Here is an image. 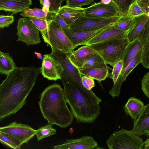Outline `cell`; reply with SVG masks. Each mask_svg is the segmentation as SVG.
Wrapping results in <instances>:
<instances>
[{"label":"cell","mask_w":149,"mask_h":149,"mask_svg":"<svg viewBox=\"0 0 149 149\" xmlns=\"http://www.w3.org/2000/svg\"><path fill=\"white\" fill-rule=\"evenodd\" d=\"M149 145V138L147 139L143 142V146Z\"/></svg>","instance_id":"48"},{"label":"cell","mask_w":149,"mask_h":149,"mask_svg":"<svg viewBox=\"0 0 149 149\" xmlns=\"http://www.w3.org/2000/svg\"><path fill=\"white\" fill-rule=\"evenodd\" d=\"M118 16L119 12L112 1L108 4L94 3L85 8L84 16L87 17L107 18Z\"/></svg>","instance_id":"10"},{"label":"cell","mask_w":149,"mask_h":149,"mask_svg":"<svg viewBox=\"0 0 149 149\" xmlns=\"http://www.w3.org/2000/svg\"><path fill=\"white\" fill-rule=\"evenodd\" d=\"M143 14L141 7L136 1L131 5L127 15L131 17L136 18Z\"/></svg>","instance_id":"35"},{"label":"cell","mask_w":149,"mask_h":149,"mask_svg":"<svg viewBox=\"0 0 149 149\" xmlns=\"http://www.w3.org/2000/svg\"><path fill=\"white\" fill-rule=\"evenodd\" d=\"M52 51L49 54L56 60L59 62L63 69V71L61 77H64L79 82H81V75L79 70L71 63L68 54L51 48Z\"/></svg>","instance_id":"9"},{"label":"cell","mask_w":149,"mask_h":149,"mask_svg":"<svg viewBox=\"0 0 149 149\" xmlns=\"http://www.w3.org/2000/svg\"><path fill=\"white\" fill-rule=\"evenodd\" d=\"M48 20L47 31L41 33L44 41L51 48L68 54L71 52L74 49L73 46L63 29L54 21Z\"/></svg>","instance_id":"5"},{"label":"cell","mask_w":149,"mask_h":149,"mask_svg":"<svg viewBox=\"0 0 149 149\" xmlns=\"http://www.w3.org/2000/svg\"><path fill=\"white\" fill-rule=\"evenodd\" d=\"M41 69L30 65L17 67L0 85V121L14 114L26 103Z\"/></svg>","instance_id":"1"},{"label":"cell","mask_w":149,"mask_h":149,"mask_svg":"<svg viewBox=\"0 0 149 149\" xmlns=\"http://www.w3.org/2000/svg\"><path fill=\"white\" fill-rule=\"evenodd\" d=\"M130 42L128 36H122L88 46L99 54L107 64L113 67L123 60Z\"/></svg>","instance_id":"4"},{"label":"cell","mask_w":149,"mask_h":149,"mask_svg":"<svg viewBox=\"0 0 149 149\" xmlns=\"http://www.w3.org/2000/svg\"><path fill=\"white\" fill-rule=\"evenodd\" d=\"M38 104L48 123L65 128L72 123L74 117L66 104L63 89L57 84L46 88L41 93Z\"/></svg>","instance_id":"3"},{"label":"cell","mask_w":149,"mask_h":149,"mask_svg":"<svg viewBox=\"0 0 149 149\" xmlns=\"http://www.w3.org/2000/svg\"><path fill=\"white\" fill-rule=\"evenodd\" d=\"M136 18L131 17L127 15L121 16L118 20L113 24L116 28L124 31H130L136 22Z\"/></svg>","instance_id":"27"},{"label":"cell","mask_w":149,"mask_h":149,"mask_svg":"<svg viewBox=\"0 0 149 149\" xmlns=\"http://www.w3.org/2000/svg\"><path fill=\"white\" fill-rule=\"evenodd\" d=\"M120 16L107 18H91L84 16L71 25L70 28L85 31H96L115 23Z\"/></svg>","instance_id":"8"},{"label":"cell","mask_w":149,"mask_h":149,"mask_svg":"<svg viewBox=\"0 0 149 149\" xmlns=\"http://www.w3.org/2000/svg\"><path fill=\"white\" fill-rule=\"evenodd\" d=\"M113 24L94 36L82 45H90L117 37L128 36L130 31H125L118 29L114 26Z\"/></svg>","instance_id":"16"},{"label":"cell","mask_w":149,"mask_h":149,"mask_svg":"<svg viewBox=\"0 0 149 149\" xmlns=\"http://www.w3.org/2000/svg\"><path fill=\"white\" fill-rule=\"evenodd\" d=\"M116 6L120 16L127 15L131 5L137 0H112Z\"/></svg>","instance_id":"32"},{"label":"cell","mask_w":149,"mask_h":149,"mask_svg":"<svg viewBox=\"0 0 149 149\" xmlns=\"http://www.w3.org/2000/svg\"><path fill=\"white\" fill-rule=\"evenodd\" d=\"M137 2L141 7L144 14H145L149 17V5L139 2Z\"/></svg>","instance_id":"42"},{"label":"cell","mask_w":149,"mask_h":149,"mask_svg":"<svg viewBox=\"0 0 149 149\" xmlns=\"http://www.w3.org/2000/svg\"><path fill=\"white\" fill-rule=\"evenodd\" d=\"M56 3L60 7L64 0H54Z\"/></svg>","instance_id":"44"},{"label":"cell","mask_w":149,"mask_h":149,"mask_svg":"<svg viewBox=\"0 0 149 149\" xmlns=\"http://www.w3.org/2000/svg\"><path fill=\"white\" fill-rule=\"evenodd\" d=\"M14 17L12 15L0 16V28L8 27L14 21Z\"/></svg>","instance_id":"39"},{"label":"cell","mask_w":149,"mask_h":149,"mask_svg":"<svg viewBox=\"0 0 149 149\" xmlns=\"http://www.w3.org/2000/svg\"><path fill=\"white\" fill-rule=\"evenodd\" d=\"M20 15L25 18L47 19L48 13L42 8H29L22 12Z\"/></svg>","instance_id":"30"},{"label":"cell","mask_w":149,"mask_h":149,"mask_svg":"<svg viewBox=\"0 0 149 149\" xmlns=\"http://www.w3.org/2000/svg\"><path fill=\"white\" fill-rule=\"evenodd\" d=\"M141 87L143 92L149 99V72L143 77L141 81Z\"/></svg>","instance_id":"40"},{"label":"cell","mask_w":149,"mask_h":149,"mask_svg":"<svg viewBox=\"0 0 149 149\" xmlns=\"http://www.w3.org/2000/svg\"><path fill=\"white\" fill-rule=\"evenodd\" d=\"M98 144L91 136H85L77 139H66L63 144L54 146V149H94Z\"/></svg>","instance_id":"15"},{"label":"cell","mask_w":149,"mask_h":149,"mask_svg":"<svg viewBox=\"0 0 149 149\" xmlns=\"http://www.w3.org/2000/svg\"><path fill=\"white\" fill-rule=\"evenodd\" d=\"M67 103L76 122L90 123L94 122L100 113L102 99L92 90H88L79 82L64 77L61 79Z\"/></svg>","instance_id":"2"},{"label":"cell","mask_w":149,"mask_h":149,"mask_svg":"<svg viewBox=\"0 0 149 149\" xmlns=\"http://www.w3.org/2000/svg\"><path fill=\"white\" fill-rule=\"evenodd\" d=\"M34 53L36 55L38 59H41L42 58V56L41 53L36 52H34Z\"/></svg>","instance_id":"45"},{"label":"cell","mask_w":149,"mask_h":149,"mask_svg":"<svg viewBox=\"0 0 149 149\" xmlns=\"http://www.w3.org/2000/svg\"><path fill=\"white\" fill-rule=\"evenodd\" d=\"M112 1V0H101L100 2L105 4H108L110 3Z\"/></svg>","instance_id":"46"},{"label":"cell","mask_w":149,"mask_h":149,"mask_svg":"<svg viewBox=\"0 0 149 149\" xmlns=\"http://www.w3.org/2000/svg\"><path fill=\"white\" fill-rule=\"evenodd\" d=\"M39 1L43 6V9L49 13H56L60 8L54 0H39Z\"/></svg>","instance_id":"33"},{"label":"cell","mask_w":149,"mask_h":149,"mask_svg":"<svg viewBox=\"0 0 149 149\" xmlns=\"http://www.w3.org/2000/svg\"><path fill=\"white\" fill-rule=\"evenodd\" d=\"M145 105L140 99L130 97L123 107L124 112L134 121L138 117Z\"/></svg>","instance_id":"21"},{"label":"cell","mask_w":149,"mask_h":149,"mask_svg":"<svg viewBox=\"0 0 149 149\" xmlns=\"http://www.w3.org/2000/svg\"><path fill=\"white\" fill-rule=\"evenodd\" d=\"M148 18V16L143 14L136 18V23L128 35L130 42H131L137 38L138 35L143 27Z\"/></svg>","instance_id":"28"},{"label":"cell","mask_w":149,"mask_h":149,"mask_svg":"<svg viewBox=\"0 0 149 149\" xmlns=\"http://www.w3.org/2000/svg\"><path fill=\"white\" fill-rule=\"evenodd\" d=\"M94 53H97L88 45H85L75 51L73 50L68 54V56L72 64L79 69L81 68L85 58L88 55Z\"/></svg>","instance_id":"20"},{"label":"cell","mask_w":149,"mask_h":149,"mask_svg":"<svg viewBox=\"0 0 149 149\" xmlns=\"http://www.w3.org/2000/svg\"><path fill=\"white\" fill-rule=\"evenodd\" d=\"M0 131L15 137L24 144L27 143L36 135V130L27 124L15 121L0 127Z\"/></svg>","instance_id":"11"},{"label":"cell","mask_w":149,"mask_h":149,"mask_svg":"<svg viewBox=\"0 0 149 149\" xmlns=\"http://www.w3.org/2000/svg\"><path fill=\"white\" fill-rule=\"evenodd\" d=\"M78 70L81 75L91 77L100 82L105 80L109 75L108 69L86 68Z\"/></svg>","instance_id":"23"},{"label":"cell","mask_w":149,"mask_h":149,"mask_svg":"<svg viewBox=\"0 0 149 149\" xmlns=\"http://www.w3.org/2000/svg\"><path fill=\"white\" fill-rule=\"evenodd\" d=\"M0 141L2 143L14 149H20L23 144L15 137L0 131Z\"/></svg>","instance_id":"29"},{"label":"cell","mask_w":149,"mask_h":149,"mask_svg":"<svg viewBox=\"0 0 149 149\" xmlns=\"http://www.w3.org/2000/svg\"><path fill=\"white\" fill-rule=\"evenodd\" d=\"M30 6L26 3L12 0H0V10L11 12L13 14L22 12Z\"/></svg>","instance_id":"22"},{"label":"cell","mask_w":149,"mask_h":149,"mask_svg":"<svg viewBox=\"0 0 149 149\" xmlns=\"http://www.w3.org/2000/svg\"><path fill=\"white\" fill-rule=\"evenodd\" d=\"M106 143L109 149H143V139L132 130L122 128L115 132L109 137Z\"/></svg>","instance_id":"6"},{"label":"cell","mask_w":149,"mask_h":149,"mask_svg":"<svg viewBox=\"0 0 149 149\" xmlns=\"http://www.w3.org/2000/svg\"><path fill=\"white\" fill-rule=\"evenodd\" d=\"M81 81L83 86L88 90H91L95 86L94 79L85 75L81 77Z\"/></svg>","instance_id":"41"},{"label":"cell","mask_w":149,"mask_h":149,"mask_svg":"<svg viewBox=\"0 0 149 149\" xmlns=\"http://www.w3.org/2000/svg\"><path fill=\"white\" fill-rule=\"evenodd\" d=\"M145 135L149 136V130H146L145 132Z\"/></svg>","instance_id":"49"},{"label":"cell","mask_w":149,"mask_h":149,"mask_svg":"<svg viewBox=\"0 0 149 149\" xmlns=\"http://www.w3.org/2000/svg\"><path fill=\"white\" fill-rule=\"evenodd\" d=\"M40 69L41 73L44 77L55 81L61 79V75L64 70L60 63L49 54L43 56Z\"/></svg>","instance_id":"12"},{"label":"cell","mask_w":149,"mask_h":149,"mask_svg":"<svg viewBox=\"0 0 149 149\" xmlns=\"http://www.w3.org/2000/svg\"><path fill=\"white\" fill-rule=\"evenodd\" d=\"M16 68L15 64L8 53L0 52V73L7 75Z\"/></svg>","instance_id":"25"},{"label":"cell","mask_w":149,"mask_h":149,"mask_svg":"<svg viewBox=\"0 0 149 149\" xmlns=\"http://www.w3.org/2000/svg\"><path fill=\"white\" fill-rule=\"evenodd\" d=\"M142 50L141 44L137 38L130 42L123 60V69L125 68L131 60Z\"/></svg>","instance_id":"26"},{"label":"cell","mask_w":149,"mask_h":149,"mask_svg":"<svg viewBox=\"0 0 149 149\" xmlns=\"http://www.w3.org/2000/svg\"><path fill=\"white\" fill-rule=\"evenodd\" d=\"M85 8L71 7L66 5L61 6L56 13L70 26L84 16Z\"/></svg>","instance_id":"17"},{"label":"cell","mask_w":149,"mask_h":149,"mask_svg":"<svg viewBox=\"0 0 149 149\" xmlns=\"http://www.w3.org/2000/svg\"><path fill=\"white\" fill-rule=\"evenodd\" d=\"M52 125L48 123L36 130V135L38 141L55 134L56 130L52 127Z\"/></svg>","instance_id":"31"},{"label":"cell","mask_w":149,"mask_h":149,"mask_svg":"<svg viewBox=\"0 0 149 149\" xmlns=\"http://www.w3.org/2000/svg\"><path fill=\"white\" fill-rule=\"evenodd\" d=\"M112 24H113L94 31H85L73 29L70 28L63 30L72 44L74 49L77 46L82 45L83 44Z\"/></svg>","instance_id":"14"},{"label":"cell","mask_w":149,"mask_h":149,"mask_svg":"<svg viewBox=\"0 0 149 149\" xmlns=\"http://www.w3.org/2000/svg\"><path fill=\"white\" fill-rule=\"evenodd\" d=\"M138 2L149 5V0H137Z\"/></svg>","instance_id":"47"},{"label":"cell","mask_w":149,"mask_h":149,"mask_svg":"<svg viewBox=\"0 0 149 149\" xmlns=\"http://www.w3.org/2000/svg\"><path fill=\"white\" fill-rule=\"evenodd\" d=\"M65 5L73 7H81L82 6L93 4L95 0H65Z\"/></svg>","instance_id":"37"},{"label":"cell","mask_w":149,"mask_h":149,"mask_svg":"<svg viewBox=\"0 0 149 149\" xmlns=\"http://www.w3.org/2000/svg\"><path fill=\"white\" fill-rule=\"evenodd\" d=\"M40 33H45L47 31L48 22L47 19L29 18Z\"/></svg>","instance_id":"34"},{"label":"cell","mask_w":149,"mask_h":149,"mask_svg":"<svg viewBox=\"0 0 149 149\" xmlns=\"http://www.w3.org/2000/svg\"><path fill=\"white\" fill-rule=\"evenodd\" d=\"M144 147L145 149H149V145L144 146Z\"/></svg>","instance_id":"50"},{"label":"cell","mask_w":149,"mask_h":149,"mask_svg":"<svg viewBox=\"0 0 149 149\" xmlns=\"http://www.w3.org/2000/svg\"><path fill=\"white\" fill-rule=\"evenodd\" d=\"M18 2L26 3L29 4L30 6L32 4V0H12Z\"/></svg>","instance_id":"43"},{"label":"cell","mask_w":149,"mask_h":149,"mask_svg":"<svg viewBox=\"0 0 149 149\" xmlns=\"http://www.w3.org/2000/svg\"><path fill=\"white\" fill-rule=\"evenodd\" d=\"M137 39L142 47L141 63L143 67L149 69V17Z\"/></svg>","instance_id":"18"},{"label":"cell","mask_w":149,"mask_h":149,"mask_svg":"<svg viewBox=\"0 0 149 149\" xmlns=\"http://www.w3.org/2000/svg\"><path fill=\"white\" fill-rule=\"evenodd\" d=\"M124 64L123 60L119 61L113 67L112 72L110 77L113 79L114 84L118 79L123 69Z\"/></svg>","instance_id":"38"},{"label":"cell","mask_w":149,"mask_h":149,"mask_svg":"<svg viewBox=\"0 0 149 149\" xmlns=\"http://www.w3.org/2000/svg\"><path fill=\"white\" fill-rule=\"evenodd\" d=\"M142 50L131 60L127 66L123 69L116 82L109 92V94L113 97H119L121 91V88L123 81L133 69L142 61Z\"/></svg>","instance_id":"13"},{"label":"cell","mask_w":149,"mask_h":149,"mask_svg":"<svg viewBox=\"0 0 149 149\" xmlns=\"http://www.w3.org/2000/svg\"><path fill=\"white\" fill-rule=\"evenodd\" d=\"M47 19L54 21L60 26L63 29H69L70 26L57 13L51 14L48 13Z\"/></svg>","instance_id":"36"},{"label":"cell","mask_w":149,"mask_h":149,"mask_svg":"<svg viewBox=\"0 0 149 149\" xmlns=\"http://www.w3.org/2000/svg\"><path fill=\"white\" fill-rule=\"evenodd\" d=\"M86 68L109 69L107 64L98 53L90 54L85 58L81 68Z\"/></svg>","instance_id":"24"},{"label":"cell","mask_w":149,"mask_h":149,"mask_svg":"<svg viewBox=\"0 0 149 149\" xmlns=\"http://www.w3.org/2000/svg\"><path fill=\"white\" fill-rule=\"evenodd\" d=\"M18 39L27 45H36L40 42L39 30L29 18H20L17 25Z\"/></svg>","instance_id":"7"},{"label":"cell","mask_w":149,"mask_h":149,"mask_svg":"<svg viewBox=\"0 0 149 149\" xmlns=\"http://www.w3.org/2000/svg\"><path fill=\"white\" fill-rule=\"evenodd\" d=\"M132 130L137 135H145V132L149 130V104L145 106L141 114L135 121Z\"/></svg>","instance_id":"19"}]
</instances>
